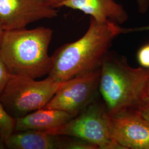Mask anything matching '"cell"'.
Returning a JSON list of instances; mask_svg holds the SVG:
<instances>
[{
  "label": "cell",
  "mask_w": 149,
  "mask_h": 149,
  "mask_svg": "<svg viewBox=\"0 0 149 149\" xmlns=\"http://www.w3.org/2000/svg\"><path fill=\"white\" fill-rule=\"evenodd\" d=\"M58 14L57 8L48 0H0V20L5 31L26 28Z\"/></svg>",
  "instance_id": "cell-7"
},
{
  "label": "cell",
  "mask_w": 149,
  "mask_h": 149,
  "mask_svg": "<svg viewBox=\"0 0 149 149\" xmlns=\"http://www.w3.org/2000/svg\"><path fill=\"white\" fill-rule=\"evenodd\" d=\"M74 117L63 111L41 108L24 117L16 118L15 131L34 130L48 132L59 128Z\"/></svg>",
  "instance_id": "cell-10"
},
{
  "label": "cell",
  "mask_w": 149,
  "mask_h": 149,
  "mask_svg": "<svg viewBox=\"0 0 149 149\" xmlns=\"http://www.w3.org/2000/svg\"><path fill=\"white\" fill-rule=\"evenodd\" d=\"M16 119L7 112L0 101V135L5 141L15 131Z\"/></svg>",
  "instance_id": "cell-12"
},
{
  "label": "cell",
  "mask_w": 149,
  "mask_h": 149,
  "mask_svg": "<svg viewBox=\"0 0 149 149\" xmlns=\"http://www.w3.org/2000/svg\"><path fill=\"white\" fill-rule=\"evenodd\" d=\"M6 148V146L5 143V141L0 135V149H4Z\"/></svg>",
  "instance_id": "cell-21"
},
{
  "label": "cell",
  "mask_w": 149,
  "mask_h": 149,
  "mask_svg": "<svg viewBox=\"0 0 149 149\" xmlns=\"http://www.w3.org/2000/svg\"><path fill=\"white\" fill-rule=\"evenodd\" d=\"M124 31L115 23L90 17L85 34L74 42L62 45L51 56L52 65L48 76L62 83L101 68L113 40Z\"/></svg>",
  "instance_id": "cell-1"
},
{
  "label": "cell",
  "mask_w": 149,
  "mask_h": 149,
  "mask_svg": "<svg viewBox=\"0 0 149 149\" xmlns=\"http://www.w3.org/2000/svg\"><path fill=\"white\" fill-rule=\"evenodd\" d=\"M101 68L77 75L63 82L52 99L43 108L79 115L97 99Z\"/></svg>",
  "instance_id": "cell-6"
},
{
  "label": "cell",
  "mask_w": 149,
  "mask_h": 149,
  "mask_svg": "<svg viewBox=\"0 0 149 149\" xmlns=\"http://www.w3.org/2000/svg\"><path fill=\"white\" fill-rule=\"evenodd\" d=\"M149 103V79L148 82V85L146 86V96H145V103Z\"/></svg>",
  "instance_id": "cell-19"
},
{
  "label": "cell",
  "mask_w": 149,
  "mask_h": 149,
  "mask_svg": "<svg viewBox=\"0 0 149 149\" xmlns=\"http://www.w3.org/2000/svg\"><path fill=\"white\" fill-rule=\"evenodd\" d=\"M4 32H5V29H4L3 26H2V24L1 21L0 20V44L1 42V40H2V36H3Z\"/></svg>",
  "instance_id": "cell-20"
},
{
  "label": "cell",
  "mask_w": 149,
  "mask_h": 149,
  "mask_svg": "<svg viewBox=\"0 0 149 149\" xmlns=\"http://www.w3.org/2000/svg\"><path fill=\"white\" fill-rule=\"evenodd\" d=\"M5 143L10 149H61V135L34 130L15 131Z\"/></svg>",
  "instance_id": "cell-11"
},
{
  "label": "cell",
  "mask_w": 149,
  "mask_h": 149,
  "mask_svg": "<svg viewBox=\"0 0 149 149\" xmlns=\"http://www.w3.org/2000/svg\"><path fill=\"white\" fill-rule=\"evenodd\" d=\"M53 31L44 27L6 30L0 44V56L12 75L38 79L49 74L52 65L48 49Z\"/></svg>",
  "instance_id": "cell-3"
},
{
  "label": "cell",
  "mask_w": 149,
  "mask_h": 149,
  "mask_svg": "<svg viewBox=\"0 0 149 149\" xmlns=\"http://www.w3.org/2000/svg\"><path fill=\"white\" fill-rule=\"evenodd\" d=\"M139 112L143 117L149 121V103H145L144 105L141 107L139 109Z\"/></svg>",
  "instance_id": "cell-17"
},
{
  "label": "cell",
  "mask_w": 149,
  "mask_h": 149,
  "mask_svg": "<svg viewBox=\"0 0 149 149\" xmlns=\"http://www.w3.org/2000/svg\"><path fill=\"white\" fill-rule=\"evenodd\" d=\"M45 132L81 139L98 149H123L113 137L112 117L104 102L97 99L68 122Z\"/></svg>",
  "instance_id": "cell-5"
},
{
  "label": "cell",
  "mask_w": 149,
  "mask_h": 149,
  "mask_svg": "<svg viewBox=\"0 0 149 149\" xmlns=\"http://www.w3.org/2000/svg\"><path fill=\"white\" fill-rule=\"evenodd\" d=\"M63 84L48 76L42 81L24 75H12L0 96L7 112L15 118L43 108Z\"/></svg>",
  "instance_id": "cell-4"
},
{
  "label": "cell",
  "mask_w": 149,
  "mask_h": 149,
  "mask_svg": "<svg viewBox=\"0 0 149 149\" xmlns=\"http://www.w3.org/2000/svg\"><path fill=\"white\" fill-rule=\"evenodd\" d=\"M145 29H149V27H145Z\"/></svg>",
  "instance_id": "cell-22"
},
{
  "label": "cell",
  "mask_w": 149,
  "mask_h": 149,
  "mask_svg": "<svg viewBox=\"0 0 149 149\" xmlns=\"http://www.w3.org/2000/svg\"><path fill=\"white\" fill-rule=\"evenodd\" d=\"M50 3L56 8L62 7V4L66 0H48Z\"/></svg>",
  "instance_id": "cell-18"
},
{
  "label": "cell",
  "mask_w": 149,
  "mask_h": 149,
  "mask_svg": "<svg viewBox=\"0 0 149 149\" xmlns=\"http://www.w3.org/2000/svg\"><path fill=\"white\" fill-rule=\"evenodd\" d=\"M12 74L9 72L5 64L0 56V96L4 90Z\"/></svg>",
  "instance_id": "cell-14"
},
{
  "label": "cell",
  "mask_w": 149,
  "mask_h": 149,
  "mask_svg": "<svg viewBox=\"0 0 149 149\" xmlns=\"http://www.w3.org/2000/svg\"><path fill=\"white\" fill-rule=\"evenodd\" d=\"M61 149H98V148L83 139L61 135Z\"/></svg>",
  "instance_id": "cell-13"
},
{
  "label": "cell",
  "mask_w": 149,
  "mask_h": 149,
  "mask_svg": "<svg viewBox=\"0 0 149 149\" xmlns=\"http://www.w3.org/2000/svg\"><path fill=\"white\" fill-rule=\"evenodd\" d=\"M62 7L80 10L98 21L118 25L124 23L129 18L123 6L114 0H66Z\"/></svg>",
  "instance_id": "cell-9"
},
{
  "label": "cell",
  "mask_w": 149,
  "mask_h": 149,
  "mask_svg": "<svg viewBox=\"0 0 149 149\" xmlns=\"http://www.w3.org/2000/svg\"><path fill=\"white\" fill-rule=\"evenodd\" d=\"M149 79V69L134 68L124 57L107 54L101 68L99 91L110 116L139 110L145 103Z\"/></svg>",
  "instance_id": "cell-2"
},
{
  "label": "cell",
  "mask_w": 149,
  "mask_h": 149,
  "mask_svg": "<svg viewBox=\"0 0 149 149\" xmlns=\"http://www.w3.org/2000/svg\"><path fill=\"white\" fill-rule=\"evenodd\" d=\"M138 11L141 14H145L149 9V0H136Z\"/></svg>",
  "instance_id": "cell-16"
},
{
  "label": "cell",
  "mask_w": 149,
  "mask_h": 149,
  "mask_svg": "<svg viewBox=\"0 0 149 149\" xmlns=\"http://www.w3.org/2000/svg\"><path fill=\"white\" fill-rule=\"evenodd\" d=\"M137 58L141 67L149 69V44L145 45L139 50Z\"/></svg>",
  "instance_id": "cell-15"
},
{
  "label": "cell",
  "mask_w": 149,
  "mask_h": 149,
  "mask_svg": "<svg viewBox=\"0 0 149 149\" xmlns=\"http://www.w3.org/2000/svg\"><path fill=\"white\" fill-rule=\"evenodd\" d=\"M113 135L123 149H149V121L139 110L112 117Z\"/></svg>",
  "instance_id": "cell-8"
}]
</instances>
